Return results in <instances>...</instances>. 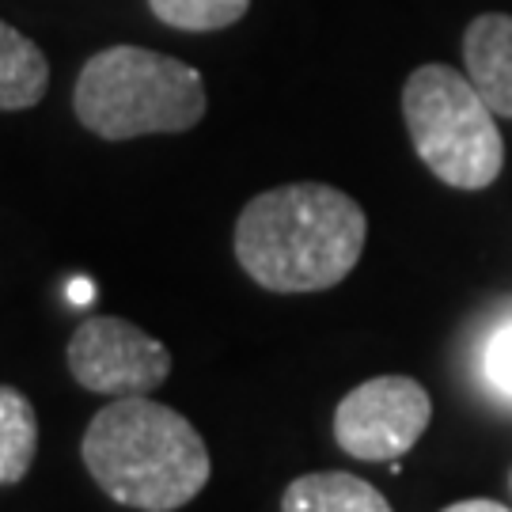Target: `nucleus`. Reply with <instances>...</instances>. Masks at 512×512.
Returning <instances> with one entry per match:
<instances>
[{
    "label": "nucleus",
    "mask_w": 512,
    "mask_h": 512,
    "mask_svg": "<svg viewBox=\"0 0 512 512\" xmlns=\"http://www.w3.org/2000/svg\"><path fill=\"white\" fill-rule=\"evenodd\" d=\"M38 452V418L31 399L0 384V486H16Z\"/></svg>",
    "instance_id": "nucleus-10"
},
{
    "label": "nucleus",
    "mask_w": 512,
    "mask_h": 512,
    "mask_svg": "<svg viewBox=\"0 0 512 512\" xmlns=\"http://www.w3.org/2000/svg\"><path fill=\"white\" fill-rule=\"evenodd\" d=\"M152 16L175 31H224L247 16L251 0H148Z\"/></svg>",
    "instance_id": "nucleus-11"
},
{
    "label": "nucleus",
    "mask_w": 512,
    "mask_h": 512,
    "mask_svg": "<svg viewBox=\"0 0 512 512\" xmlns=\"http://www.w3.org/2000/svg\"><path fill=\"white\" fill-rule=\"evenodd\" d=\"M463 69L497 118H512V16L486 12L463 35Z\"/></svg>",
    "instance_id": "nucleus-7"
},
{
    "label": "nucleus",
    "mask_w": 512,
    "mask_h": 512,
    "mask_svg": "<svg viewBox=\"0 0 512 512\" xmlns=\"http://www.w3.org/2000/svg\"><path fill=\"white\" fill-rule=\"evenodd\" d=\"M65 361L76 384L110 399L148 395L171 372V353L164 342L118 315L84 319L65 346Z\"/></svg>",
    "instance_id": "nucleus-6"
},
{
    "label": "nucleus",
    "mask_w": 512,
    "mask_h": 512,
    "mask_svg": "<svg viewBox=\"0 0 512 512\" xmlns=\"http://www.w3.org/2000/svg\"><path fill=\"white\" fill-rule=\"evenodd\" d=\"M73 107L80 126L103 141L186 133L205 118L202 73L145 46H107L84 61Z\"/></svg>",
    "instance_id": "nucleus-3"
},
{
    "label": "nucleus",
    "mask_w": 512,
    "mask_h": 512,
    "mask_svg": "<svg viewBox=\"0 0 512 512\" xmlns=\"http://www.w3.org/2000/svg\"><path fill=\"white\" fill-rule=\"evenodd\" d=\"M281 512H395L387 497L357 475L319 471L289 482L281 494Z\"/></svg>",
    "instance_id": "nucleus-8"
},
{
    "label": "nucleus",
    "mask_w": 512,
    "mask_h": 512,
    "mask_svg": "<svg viewBox=\"0 0 512 512\" xmlns=\"http://www.w3.org/2000/svg\"><path fill=\"white\" fill-rule=\"evenodd\" d=\"M365 236V209L349 194L327 183H289L243 205L236 258L270 293H323L353 274Z\"/></svg>",
    "instance_id": "nucleus-1"
},
{
    "label": "nucleus",
    "mask_w": 512,
    "mask_h": 512,
    "mask_svg": "<svg viewBox=\"0 0 512 512\" xmlns=\"http://www.w3.org/2000/svg\"><path fill=\"white\" fill-rule=\"evenodd\" d=\"M440 512H512L505 509L501 501H486V497H471V501H456V505H448V509Z\"/></svg>",
    "instance_id": "nucleus-13"
},
{
    "label": "nucleus",
    "mask_w": 512,
    "mask_h": 512,
    "mask_svg": "<svg viewBox=\"0 0 512 512\" xmlns=\"http://www.w3.org/2000/svg\"><path fill=\"white\" fill-rule=\"evenodd\" d=\"M433 418L429 391L410 376H372L334 410L338 448L365 463L406 456Z\"/></svg>",
    "instance_id": "nucleus-5"
},
{
    "label": "nucleus",
    "mask_w": 512,
    "mask_h": 512,
    "mask_svg": "<svg viewBox=\"0 0 512 512\" xmlns=\"http://www.w3.org/2000/svg\"><path fill=\"white\" fill-rule=\"evenodd\" d=\"M80 456L110 501L141 512L183 509L205 490L213 467L202 433L145 395L103 406L84 429Z\"/></svg>",
    "instance_id": "nucleus-2"
},
{
    "label": "nucleus",
    "mask_w": 512,
    "mask_h": 512,
    "mask_svg": "<svg viewBox=\"0 0 512 512\" xmlns=\"http://www.w3.org/2000/svg\"><path fill=\"white\" fill-rule=\"evenodd\" d=\"M50 92V61L38 42L0 19V110H31Z\"/></svg>",
    "instance_id": "nucleus-9"
},
{
    "label": "nucleus",
    "mask_w": 512,
    "mask_h": 512,
    "mask_svg": "<svg viewBox=\"0 0 512 512\" xmlns=\"http://www.w3.org/2000/svg\"><path fill=\"white\" fill-rule=\"evenodd\" d=\"M486 372H490V384L512 399V323H505L490 338V346H486Z\"/></svg>",
    "instance_id": "nucleus-12"
},
{
    "label": "nucleus",
    "mask_w": 512,
    "mask_h": 512,
    "mask_svg": "<svg viewBox=\"0 0 512 512\" xmlns=\"http://www.w3.org/2000/svg\"><path fill=\"white\" fill-rule=\"evenodd\" d=\"M403 118L414 152L440 183L482 190L501 175L505 141L497 114L452 65H421L403 88Z\"/></svg>",
    "instance_id": "nucleus-4"
},
{
    "label": "nucleus",
    "mask_w": 512,
    "mask_h": 512,
    "mask_svg": "<svg viewBox=\"0 0 512 512\" xmlns=\"http://www.w3.org/2000/svg\"><path fill=\"white\" fill-rule=\"evenodd\" d=\"M69 296H73L76 304H88V300H92V281H84V277H76L73 285H69Z\"/></svg>",
    "instance_id": "nucleus-14"
}]
</instances>
